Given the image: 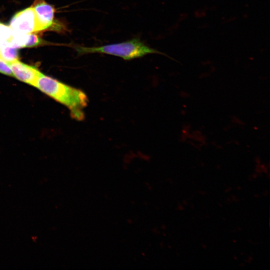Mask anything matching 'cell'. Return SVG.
I'll use <instances>...</instances> for the list:
<instances>
[{"label":"cell","instance_id":"obj_1","mask_svg":"<svg viewBox=\"0 0 270 270\" xmlns=\"http://www.w3.org/2000/svg\"><path fill=\"white\" fill-rule=\"evenodd\" d=\"M35 87L66 106L70 110L72 118L78 120L84 119V109L87 106L88 100L83 91L42 73H40Z\"/></svg>","mask_w":270,"mask_h":270},{"label":"cell","instance_id":"obj_2","mask_svg":"<svg viewBox=\"0 0 270 270\" xmlns=\"http://www.w3.org/2000/svg\"><path fill=\"white\" fill-rule=\"evenodd\" d=\"M74 48L78 56L100 53L120 57L125 60H130L148 54H158L170 58L166 54L146 45L138 38L100 46L86 47L77 45Z\"/></svg>","mask_w":270,"mask_h":270},{"label":"cell","instance_id":"obj_3","mask_svg":"<svg viewBox=\"0 0 270 270\" xmlns=\"http://www.w3.org/2000/svg\"><path fill=\"white\" fill-rule=\"evenodd\" d=\"M10 26L16 34H28L36 32V20L33 6L16 13L10 21Z\"/></svg>","mask_w":270,"mask_h":270},{"label":"cell","instance_id":"obj_4","mask_svg":"<svg viewBox=\"0 0 270 270\" xmlns=\"http://www.w3.org/2000/svg\"><path fill=\"white\" fill-rule=\"evenodd\" d=\"M36 20V32L48 28L54 24V8L43 0L32 6Z\"/></svg>","mask_w":270,"mask_h":270},{"label":"cell","instance_id":"obj_5","mask_svg":"<svg viewBox=\"0 0 270 270\" xmlns=\"http://www.w3.org/2000/svg\"><path fill=\"white\" fill-rule=\"evenodd\" d=\"M8 64L13 76L22 82L35 86L41 73L37 68L21 62L18 60Z\"/></svg>","mask_w":270,"mask_h":270},{"label":"cell","instance_id":"obj_6","mask_svg":"<svg viewBox=\"0 0 270 270\" xmlns=\"http://www.w3.org/2000/svg\"><path fill=\"white\" fill-rule=\"evenodd\" d=\"M16 48L11 46L8 42L0 44V57L8 62L18 60Z\"/></svg>","mask_w":270,"mask_h":270},{"label":"cell","instance_id":"obj_7","mask_svg":"<svg viewBox=\"0 0 270 270\" xmlns=\"http://www.w3.org/2000/svg\"><path fill=\"white\" fill-rule=\"evenodd\" d=\"M13 32L10 26L0 22V44L8 42L12 36Z\"/></svg>","mask_w":270,"mask_h":270},{"label":"cell","instance_id":"obj_8","mask_svg":"<svg viewBox=\"0 0 270 270\" xmlns=\"http://www.w3.org/2000/svg\"><path fill=\"white\" fill-rule=\"evenodd\" d=\"M0 72L7 76H13L8 62L1 57H0Z\"/></svg>","mask_w":270,"mask_h":270}]
</instances>
